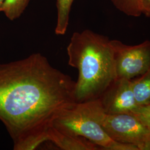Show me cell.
<instances>
[{"mask_svg": "<svg viewBox=\"0 0 150 150\" xmlns=\"http://www.w3.org/2000/svg\"><path fill=\"white\" fill-rule=\"evenodd\" d=\"M4 2H5V0H0V12H1V8Z\"/></svg>", "mask_w": 150, "mask_h": 150, "instance_id": "obj_14", "label": "cell"}, {"mask_svg": "<svg viewBox=\"0 0 150 150\" xmlns=\"http://www.w3.org/2000/svg\"><path fill=\"white\" fill-rule=\"evenodd\" d=\"M111 1L117 9L128 16L138 17L142 14L139 0H111Z\"/></svg>", "mask_w": 150, "mask_h": 150, "instance_id": "obj_11", "label": "cell"}, {"mask_svg": "<svg viewBox=\"0 0 150 150\" xmlns=\"http://www.w3.org/2000/svg\"><path fill=\"white\" fill-rule=\"evenodd\" d=\"M150 129V106H139L131 113Z\"/></svg>", "mask_w": 150, "mask_h": 150, "instance_id": "obj_12", "label": "cell"}, {"mask_svg": "<svg viewBox=\"0 0 150 150\" xmlns=\"http://www.w3.org/2000/svg\"><path fill=\"white\" fill-rule=\"evenodd\" d=\"M47 141L64 150H98L101 149L85 138L64 134L54 127L50 129Z\"/></svg>", "mask_w": 150, "mask_h": 150, "instance_id": "obj_7", "label": "cell"}, {"mask_svg": "<svg viewBox=\"0 0 150 150\" xmlns=\"http://www.w3.org/2000/svg\"><path fill=\"white\" fill-rule=\"evenodd\" d=\"M67 52L68 64L77 69L76 103L99 98L117 79L112 40L86 30L74 33Z\"/></svg>", "mask_w": 150, "mask_h": 150, "instance_id": "obj_2", "label": "cell"}, {"mask_svg": "<svg viewBox=\"0 0 150 150\" xmlns=\"http://www.w3.org/2000/svg\"><path fill=\"white\" fill-rule=\"evenodd\" d=\"M80 104L113 140L134 145L139 150H150V129L134 115L106 113L97 100Z\"/></svg>", "mask_w": 150, "mask_h": 150, "instance_id": "obj_3", "label": "cell"}, {"mask_svg": "<svg viewBox=\"0 0 150 150\" xmlns=\"http://www.w3.org/2000/svg\"><path fill=\"white\" fill-rule=\"evenodd\" d=\"M132 90L139 106H145L150 102V68L139 77L131 80Z\"/></svg>", "mask_w": 150, "mask_h": 150, "instance_id": "obj_8", "label": "cell"}, {"mask_svg": "<svg viewBox=\"0 0 150 150\" xmlns=\"http://www.w3.org/2000/svg\"><path fill=\"white\" fill-rule=\"evenodd\" d=\"M150 105V102L149 103V104L148 105Z\"/></svg>", "mask_w": 150, "mask_h": 150, "instance_id": "obj_15", "label": "cell"}, {"mask_svg": "<svg viewBox=\"0 0 150 150\" xmlns=\"http://www.w3.org/2000/svg\"><path fill=\"white\" fill-rule=\"evenodd\" d=\"M53 127L64 134L83 137L98 146L101 150H139L134 145L113 140L80 103L64 110L54 120Z\"/></svg>", "mask_w": 150, "mask_h": 150, "instance_id": "obj_4", "label": "cell"}, {"mask_svg": "<svg viewBox=\"0 0 150 150\" xmlns=\"http://www.w3.org/2000/svg\"><path fill=\"white\" fill-rule=\"evenodd\" d=\"M97 100L109 114H131L139 106L134 98L131 80L125 79H117Z\"/></svg>", "mask_w": 150, "mask_h": 150, "instance_id": "obj_6", "label": "cell"}, {"mask_svg": "<svg viewBox=\"0 0 150 150\" xmlns=\"http://www.w3.org/2000/svg\"><path fill=\"white\" fill-rule=\"evenodd\" d=\"M74 0H57V21L55 28V33L64 35L69 26L71 8Z\"/></svg>", "mask_w": 150, "mask_h": 150, "instance_id": "obj_9", "label": "cell"}, {"mask_svg": "<svg viewBox=\"0 0 150 150\" xmlns=\"http://www.w3.org/2000/svg\"><path fill=\"white\" fill-rule=\"evenodd\" d=\"M75 84L40 53L0 64V121L13 150H35L47 141L54 120L76 104Z\"/></svg>", "mask_w": 150, "mask_h": 150, "instance_id": "obj_1", "label": "cell"}, {"mask_svg": "<svg viewBox=\"0 0 150 150\" xmlns=\"http://www.w3.org/2000/svg\"><path fill=\"white\" fill-rule=\"evenodd\" d=\"M30 1V0H5L1 11L9 20H16L25 10Z\"/></svg>", "mask_w": 150, "mask_h": 150, "instance_id": "obj_10", "label": "cell"}, {"mask_svg": "<svg viewBox=\"0 0 150 150\" xmlns=\"http://www.w3.org/2000/svg\"><path fill=\"white\" fill-rule=\"evenodd\" d=\"M117 79L132 80L150 68V41L129 46L112 40Z\"/></svg>", "mask_w": 150, "mask_h": 150, "instance_id": "obj_5", "label": "cell"}, {"mask_svg": "<svg viewBox=\"0 0 150 150\" xmlns=\"http://www.w3.org/2000/svg\"><path fill=\"white\" fill-rule=\"evenodd\" d=\"M141 13L150 17V0H139Z\"/></svg>", "mask_w": 150, "mask_h": 150, "instance_id": "obj_13", "label": "cell"}]
</instances>
